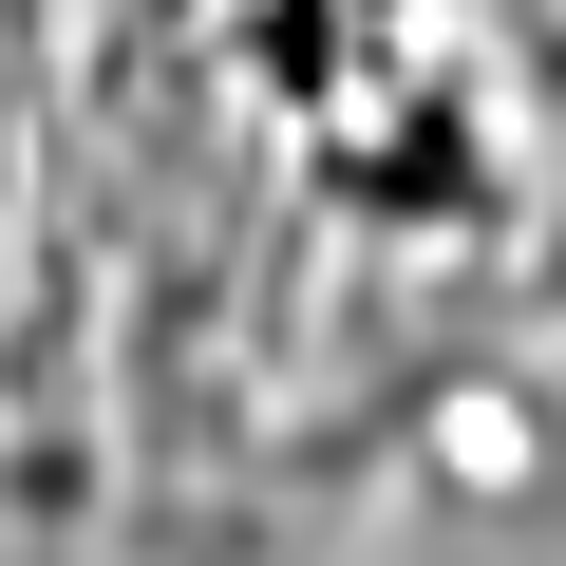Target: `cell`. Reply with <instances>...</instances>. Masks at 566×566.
Segmentation results:
<instances>
[{
    "mask_svg": "<svg viewBox=\"0 0 566 566\" xmlns=\"http://www.w3.org/2000/svg\"><path fill=\"white\" fill-rule=\"evenodd\" d=\"M566 264V0H0V397L227 434Z\"/></svg>",
    "mask_w": 566,
    "mask_h": 566,
    "instance_id": "cell-1",
    "label": "cell"
}]
</instances>
